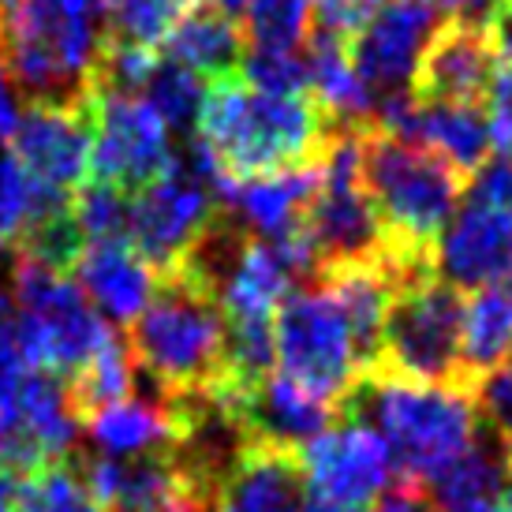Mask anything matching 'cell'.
Segmentation results:
<instances>
[{
	"mask_svg": "<svg viewBox=\"0 0 512 512\" xmlns=\"http://www.w3.org/2000/svg\"><path fill=\"white\" fill-rule=\"evenodd\" d=\"M333 124L311 94H270L243 75L206 83L195 120V172L217 195L240 180L318 165Z\"/></svg>",
	"mask_w": 512,
	"mask_h": 512,
	"instance_id": "6da1fadb",
	"label": "cell"
},
{
	"mask_svg": "<svg viewBox=\"0 0 512 512\" xmlns=\"http://www.w3.org/2000/svg\"><path fill=\"white\" fill-rule=\"evenodd\" d=\"M135 374L157 400L202 397L228 374V322L214 288L187 266L157 273L150 303L124 326Z\"/></svg>",
	"mask_w": 512,
	"mask_h": 512,
	"instance_id": "7a4b0ae2",
	"label": "cell"
},
{
	"mask_svg": "<svg viewBox=\"0 0 512 512\" xmlns=\"http://www.w3.org/2000/svg\"><path fill=\"white\" fill-rule=\"evenodd\" d=\"M341 419L378 430L393 453L400 479L427 483L434 471L468 449L483 430L475 389L449 382H415L367 370L337 404Z\"/></svg>",
	"mask_w": 512,
	"mask_h": 512,
	"instance_id": "3957f363",
	"label": "cell"
},
{
	"mask_svg": "<svg viewBox=\"0 0 512 512\" xmlns=\"http://www.w3.org/2000/svg\"><path fill=\"white\" fill-rule=\"evenodd\" d=\"M363 187L385 232V255L434 273V243L464 199V176L423 146L363 131Z\"/></svg>",
	"mask_w": 512,
	"mask_h": 512,
	"instance_id": "277c9868",
	"label": "cell"
},
{
	"mask_svg": "<svg viewBox=\"0 0 512 512\" xmlns=\"http://www.w3.org/2000/svg\"><path fill=\"white\" fill-rule=\"evenodd\" d=\"M273 359L277 374L333 408L363 378V356L348 314L329 288L288 292L281 311L273 314Z\"/></svg>",
	"mask_w": 512,
	"mask_h": 512,
	"instance_id": "5b68a950",
	"label": "cell"
},
{
	"mask_svg": "<svg viewBox=\"0 0 512 512\" xmlns=\"http://www.w3.org/2000/svg\"><path fill=\"white\" fill-rule=\"evenodd\" d=\"M460 314L464 296L438 273L397 288L382 329L378 363L370 370L415 378V382H456L460 356Z\"/></svg>",
	"mask_w": 512,
	"mask_h": 512,
	"instance_id": "8992f818",
	"label": "cell"
},
{
	"mask_svg": "<svg viewBox=\"0 0 512 512\" xmlns=\"http://www.w3.org/2000/svg\"><path fill=\"white\" fill-rule=\"evenodd\" d=\"M86 101L94 116V146H90L86 180L135 195L176 165L169 124L157 116V109L143 94H120L90 75Z\"/></svg>",
	"mask_w": 512,
	"mask_h": 512,
	"instance_id": "52a82bcc",
	"label": "cell"
},
{
	"mask_svg": "<svg viewBox=\"0 0 512 512\" xmlns=\"http://www.w3.org/2000/svg\"><path fill=\"white\" fill-rule=\"evenodd\" d=\"M221 210L225 206L214 199V187L176 161L161 180L131 195L128 243L154 266V273L172 270L191 255Z\"/></svg>",
	"mask_w": 512,
	"mask_h": 512,
	"instance_id": "ba28073f",
	"label": "cell"
},
{
	"mask_svg": "<svg viewBox=\"0 0 512 512\" xmlns=\"http://www.w3.org/2000/svg\"><path fill=\"white\" fill-rule=\"evenodd\" d=\"M438 30L441 12L430 0H385L348 42V60L378 101L408 98Z\"/></svg>",
	"mask_w": 512,
	"mask_h": 512,
	"instance_id": "9c48e42d",
	"label": "cell"
},
{
	"mask_svg": "<svg viewBox=\"0 0 512 512\" xmlns=\"http://www.w3.org/2000/svg\"><path fill=\"white\" fill-rule=\"evenodd\" d=\"M299 464H303V483L311 498L352 505V509H374L397 479V464L382 434L356 419H341L311 445H303Z\"/></svg>",
	"mask_w": 512,
	"mask_h": 512,
	"instance_id": "30bf717a",
	"label": "cell"
},
{
	"mask_svg": "<svg viewBox=\"0 0 512 512\" xmlns=\"http://www.w3.org/2000/svg\"><path fill=\"white\" fill-rule=\"evenodd\" d=\"M90 146H94V116L83 94L72 105L27 101L8 139V154L34 184L75 195L90 176Z\"/></svg>",
	"mask_w": 512,
	"mask_h": 512,
	"instance_id": "8fae6325",
	"label": "cell"
},
{
	"mask_svg": "<svg viewBox=\"0 0 512 512\" xmlns=\"http://www.w3.org/2000/svg\"><path fill=\"white\" fill-rule=\"evenodd\" d=\"M434 273L456 292L512 281V210L464 199L434 243Z\"/></svg>",
	"mask_w": 512,
	"mask_h": 512,
	"instance_id": "7c38bea8",
	"label": "cell"
},
{
	"mask_svg": "<svg viewBox=\"0 0 512 512\" xmlns=\"http://www.w3.org/2000/svg\"><path fill=\"white\" fill-rule=\"evenodd\" d=\"M494 72H498V49L490 42V30L475 23H445L419 64L415 98L483 101Z\"/></svg>",
	"mask_w": 512,
	"mask_h": 512,
	"instance_id": "4fadbf2b",
	"label": "cell"
},
{
	"mask_svg": "<svg viewBox=\"0 0 512 512\" xmlns=\"http://www.w3.org/2000/svg\"><path fill=\"white\" fill-rule=\"evenodd\" d=\"M72 281L105 322L124 329L150 303L157 273L128 240H90L75 262Z\"/></svg>",
	"mask_w": 512,
	"mask_h": 512,
	"instance_id": "5bb4252c",
	"label": "cell"
},
{
	"mask_svg": "<svg viewBox=\"0 0 512 512\" xmlns=\"http://www.w3.org/2000/svg\"><path fill=\"white\" fill-rule=\"evenodd\" d=\"M307 483L299 453L247 441L217 486L214 512H303Z\"/></svg>",
	"mask_w": 512,
	"mask_h": 512,
	"instance_id": "9a60e30c",
	"label": "cell"
},
{
	"mask_svg": "<svg viewBox=\"0 0 512 512\" xmlns=\"http://www.w3.org/2000/svg\"><path fill=\"white\" fill-rule=\"evenodd\" d=\"M393 135L430 150L445 165H453L460 176L475 172L490 157V124H486L483 101L412 98Z\"/></svg>",
	"mask_w": 512,
	"mask_h": 512,
	"instance_id": "2e32d148",
	"label": "cell"
},
{
	"mask_svg": "<svg viewBox=\"0 0 512 512\" xmlns=\"http://www.w3.org/2000/svg\"><path fill=\"white\" fill-rule=\"evenodd\" d=\"M161 53L176 64H184L187 72H195L202 83H217V79L243 75L251 38H247V27L240 19L195 4L180 15V23L172 27Z\"/></svg>",
	"mask_w": 512,
	"mask_h": 512,
	"instance_id": "e0dca14e",
	"label": "cell"
},
{
	"mask_svg": "<svg viewBox=\"0 0 512 512\" xmlns=\"http://www.w3.org/2000/svg\"><path fill=\"white\" fill-rule=\"evenodd\" d=\"M512 449L486 427L464 453L434 471L423 490L438 512H490L498 505L501 483L509 471Z\"/></svg>",
	"mask_w": 512,
	"mask_h": 512,
	"instance_id": "ac0fdd59",
	"label": "cell"
},
{
	"mask_svg": "<svg viewBox=\"0 0 512 512\" xmlns=\"http://www.w3.org/2000/svg\"><path fill=\"white\" fill-rule=\"evenodd\" d=\"M318 191V165L303 169H281L270 176L240 180L225 191V199L236 206L232 214L262 240H285L288 232L303 225V214Z\"/></svg>",
	"mask_w": 512,
	"mask_h": 512,
	"instance_id": "d6986e66",
	"label": "cell"
},
{
	"mask_svg": "<svg viewBox=\"0 0 512 512\" xmlns=\"http://www.w3.org/2000/svg\"><path fill=\"white\" fill-rule=\"evenodd\" d=\"M512 359V285L475 288L460 314L456 382L475 389Z\"/></svg>",
	"mask_w": 512,
	"mask_h": 512,
	"instance_id": "ffe728a7",
	"label": "cell"
},
{
	"mask_svg": "<svg viewBox=\"0 0 512 512\" xmlns=\"http://www.w3.org/2000/svg\"><path fill=\"white\" fill-rule=\"evenodd\" d=\"M131 393H135V363H131L124 333H116V329L72 378H64L68 412L79 427H86L101 408H109L116 400H128Z\"/></svg>",
	"mask_w": 512,
	"mask_h": 512,
	"instance_id": "44dd1931",
	"label": "cell"
},
{
	"mask_svg": "<svg viewBox=\"0 0 512 512\" xmlns=\"http://www.w3.org/2000/svg\"><path fill=\"white\" fill-rule=\"evenodd\" d=\"M191 0H101L105 42L161 53Z\"/></svg>",
	"mask_w": 512,
	"mask_h": 512,
	"instance_id": "7402d4cb",
	"label": "cell"
},
{
	"mask_svg": "<svg viewBox=\"0 0 512 512\" xmlns=\"http://www.w3.org/2000/svg\"><path fill=\"white\" fill-rule=\"evenodd\" d=\"M202 94H206V83H202L195 72H187L184 64L169 60L165 53L157 57L154 72L143 86V98L157 109V116L169 124V131H195V120H199L202 109Z\"/></svg>",
	"mask_w": 512,
	"mask_h": 512,
	"instance_id": "603a6c76",
	"label": "cell"
},
{
	"mask_svg": "<svg viewBox=\"0 0 512 512\" xmlns=\"http://www.w3.org/2000/svg\"><path fill=\"white\" fill-rule=\"evenodd\" d=\"M251 49H299L311 34V0H247Z\"/></svg>",
	"mask_w": 512,
	"mask_h": 512,
	"instance_id": "cb8c5ba5",
	"label": "cell"
},
{
	"mask_svg": "<svg viewBox=\"0 0 512 512\" xmlns=\"http://www.w3.org/2000/svg\"><path fill=\"white\" fill-rule=\"evenodd\" d=\"M23 512H98V505L68 456L23 479Z\"/></svg>",
	"mask_w": 512,
	"mask_h": 512,
	"instance_id": "d4e9b609",
	"label": "cell"
},
{
	"mask_svg": "<svg viewBox=\"0 0 512 512\" xmlns=\"http://www.w3.org/2000/svg\"><path fill=\"white\" fill-rule=\"evenodd\" d=\"M385 0H311V30L352 42Z\"/></svg>",
	"mask_w": 512,
	"mask_h": 512,
	"instance_id": "484cf974",
	"label": "cell"
},
{
	"mask_svg": "<svg viewBox=\"0 0 512 512\" xmlns=\"http://www.w3.org/2000/svg\"><path fill=\"white\" fill-rule=\"evenodd\" d=\"M475 400H479V415L486 427L512 449V359L475 385Z\"/></svg>",
	"mask_w": 512,
	"mask_h": 512,
	"instance_id": "4316f807",
	"label": "cell"
},
{
	"mask_svg": "<svg viewBox=\"0 0 512 512\" xmlns=\"http://www.w3.org/2000/svg\"><path fill=\"white\" fill-rule=\"evenodd\" d=\"M449 23H475V27H490L501 0H430Z\"/></svg>",
	"mask_w": 512,
	"mask_h": 512,
	"instance_id": "83f0119b",
	"label": "cell"
},
{
	"mask_svg": "<svg viewBox=\"0 0 512 512\" xmlns=\"http://www.w3.org/2000/svg\"><path fill=\"white\" fill-rule=\"evenodd\" d=\"M15 98H19V90H15L8 68H4V60H0V146L12 139L15 124H19V105H15Z\"/></svg>",
	"mask_w": 512,
	"mask_h": 512,
	"instance_id": "f1b7e54d",
	"label": "cell"
},
{
	"mask_svg": "<svg viewBox=\"0 0 512 512\" xmlns=\"http://www.w3.org/2000/svg\"><path fill=\"white\" fill-rule=\"evenodd\" d=\"M490 42L498 49V57H505V64H512V0H501V8L490 19Z\"/></svg>",
	"mask_w": 512,
	"mask_h": 512,
	"instance_id": "f546056e",
	"label": "cell"
},
{
	"mask_svg": "<svg viewBox=\"0 0 512 512\" xmlns=\"http://www.w3.org/2000/svg\"><path fill=\"white\" fill-rule=\"evenodd\" d=\"M0 512H23V475L0 464Z\"/></svg>",
	"mask_w": 512,
	"mask_h": 512,
	"instance_id": "4dcf8cb0",
	"label": "cell"
},
{
	"mask_svg": "<svg viewBox=\"0 0 512 512\" xmlns=\"http://www.w3.org/2000/svg\"><path fill=\"white\" fill-rule=\"evenodd\" d=\"M195 4H202V8H214V12H225L232 15V19H247V0H195Z\"/></svg>",
	"mask_w": 512,
	"mask_h": 512,
	"instance_id": "1f68e13d",
	"label": "cell"
},
{
	"mask_svg": "<svg viewBox=\"0 0 512 512\" xmlns=\"http://www.w3.org/2000/svg\"><path fill=\"white\" fill-rule=\"evenodd\" d=\"M303 512H374V509H352V505H337V501H322V498H311V494H307Z\"/></svg>",
	"mask_w": 512,
	"mask_h": 512,
	"instance_id": "d6a6232c",
	"label": "cell"
},
{
	"mask_svg": "<svg viewBox=\"0 0 512 512\" xmlns=\"http://www.w3.org/2000/svg\"><path fill=\"white\" fill-rule=\"evenodd\" d=\"M498 512H512V460H509V471H505V483H501V494H498Z\"/></svg>",
	"mask_w": 512,
	"mask_h": 512,
	"instance_id": "836d02e7",
	"label": "cell"
},
{
	"mask_svg": "<svg viewBox=\"0 0 512 512\" xmlns=\"http://www.w3.org/2000/svg\"><path fill=\"white\" fill-rule=\"evenodd\" d=\"M8 322H12V311H8V299L0 296V329L8 326Z\"/></svg>",
	"mask_w": 512,
	"mask_h": 512,
	"instance_id": "e575fe53",
	"label": "cell"
},
{
	"mask_svg": "<svg viewBox=\"0 0 512 512\" xmlns=\"http://www.w3.org/2000/svg\"><path fill=\"white\" fill-rule=\"evenodd\" d=\"M423 512H438V509H434V505H430V509H423Z\"/></svg>",
	"mask_w": 512,
	"mask_h": 512,
	"instance_id": "d590c367",
	"label": "cell"
},
{
	"mask_svg": "<svg viewBox=\"0 0 512 512\" xmlns=\"http://www.w3.org/2000/svg\"><path fill=\"white\" fill-rule=\"evenodd\" d=\"M0 12H4V0H0Z\"/></svg>",
	"mask_w": 512,
	"mask_h": 512,
	"instance_id": "8d00e7d4",
	"label": "cell"
}]
</instances>
